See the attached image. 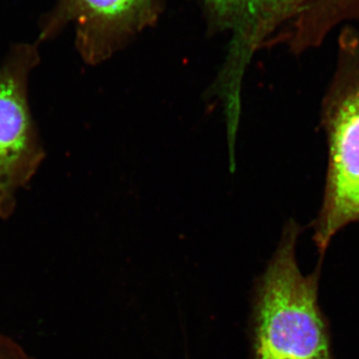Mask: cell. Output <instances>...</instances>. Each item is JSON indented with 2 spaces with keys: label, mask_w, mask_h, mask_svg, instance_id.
<instances>
[{
  "label": "cell",
  "mask_w": 359,
  "mask_h": 359,
  "mask_svg": "<svg viewBox=\"0 0 359 359\" xmlns=\"http://www.w3.org/2000/svg\"><path fill=\"white\" fill-rule=\"evenodd\" d=\"M302 226L290 219L257 287L255 359H335L330 325L318 304L320 259L304 276L297 261Z\"/></svg>",
  "instance_id": "cell-1"
},
{
  "label": "cell",
  "mask_w": 359,
  "mask_h": 359,
  "mask_svg": "<svg viewBox=\"0 0 359 359\" xmlns=\"http://www.w3.org/2000/svg\"><path fill=\"white\" fill-rule=\"evenodd\" d=\"M320 117L327 170L313 238L323 259L332 238L348 224L359 223V32L354 28L340 33L337 68Z\"/></svg>",
  "instance_id": "cell-2"
},
{
  "label": "cell",
  "mask_w": 359,
  "mask_h": 359,
  "mask_svg": "<svg viewBox=\"0 0 359 359\" xmlns=\"http://www.w3.org/2000/svg\"><path fill=\"white\" fill-rule=\"evenodd\" d=\"M39 59L35 45L20 44L0 65V219L13 214L18 194L45 159L28 98L30 75Z\"/></svg>",
  "instance_id": "cell-3"
},
{
  "label": "cell",
  "mask_w": 359,
  "mask_h": 359,
  "mask_svg": "<svg viewBox=\"0 0 359 359\" xmlns=\"http://www.w3.org/2000/svg\"><path fill=\"white\" fill-rule=\"evenodd\" d=\"M165 0H59L45 20L40 39L75 26L76 47L87 65H98L157 25Z\"/></svg>",
  "instance_id": "cell-4"
},
{
  "label": "cell",
  "mask_w": 359,
  "mask_h": 359,
  "mask_svg": "<svg viewBox=\"0 0 359 359\" xmlns=\"http://www.w3.org/2000/svg\"><path fill=\"white\" fill-rule=\"evenodd\" d=\"M212 34L231 35L229 67H242L255 52L282 43L308 0H198Z\"/></svg>",
  "instance_id": "cell-5"
},
{
  "label": "cell",
  "mask_w": 359,
  "mask_h": 359,
  "mask_svg": "<svg viewBox=\"0 0 359 359\" xmlns=\"http://www.w3.org/2000/svg\"><path fill=\"white\" fill-rule=\"evenodd\" d=\"M359 18V0H308L290 32L297 53L320 46L332 28Z\"/></svg>",
  "instance_id": "cell-6"
}]
</instances>
